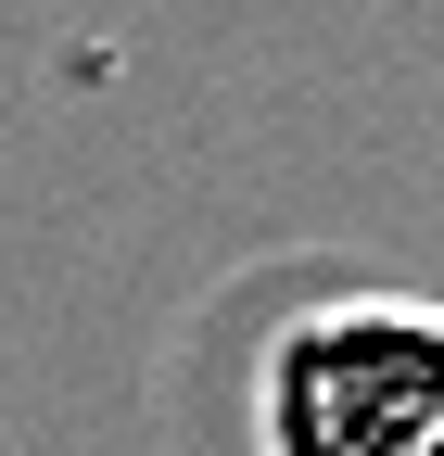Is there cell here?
<instances>
[{"mask_svg": "<svg viewBox=\"0 0 444 456\" xmlns=\"http://www.w3.org/2000/svg\"><path fill=\"white\" fill-rule=\"evenodd\" d=\"M254 456H444V305L317 292L254 355Z\"/></svg>", "mask_w": 444, "mask_h": 456, "instance_id": "1", "label": "cell"}]
</instances>
